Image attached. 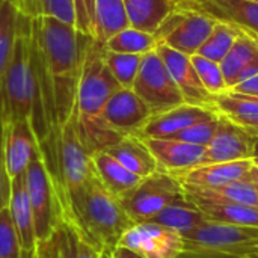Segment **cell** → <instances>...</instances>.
<instances>
[{
  "instance_id": "1",
  "label": "cell",
  "mask_w": 258,
  "mask_h": 258,
  "mask_svg": "<svg viewBox=\"0 0 258 258\" xmlns=\"http://www.w3.org/2000/svg\"><path fill=\"white\" fill-rule=\"evenodd\" d=\"M121 85L104 62V45L95 39L88 42L74 109L70 119L83 147L91 153L107 150L122 139L104 121V107Z\"/></svg>"
},
{
  "instance_id": "2",
  "label": "cell",
  "mask_w": 258,
  "mask_h": 258,
  "mask_svg": "<svg viewBox=\"0 0 258 258\" xmlns=\"http://www.w3.org/2000/svg\"><path fill=\"white\" fill-rule=\"evenodd\" d=\"M63 225L79 240L103 252L113 251L135 222L119 198L109 192L95 174L70 198V213Z\"/></svg>"
},
{
  "instance_id": "3",
  "label": "cell",
  "mask_w": 258,
  "mask_h": 258,
  "mask_svg": "<svg viewBox=\"0 0 258 258\" xmlns=\"http://www.w3.org/2000/svg\"><path fill=\"white\" fill-rule=\"evenodd\" d=\"M42 44L62 125L70 119L88 42L94 38L50 17H32Z\"/></svg>"
},
{
  "instance_id": "4",
  "label": "cell",
  "mask_w": 258,
  "mask_h": 258,
  "mask_svg": "<svg viewBox=\"0 0 258 258\" xmlns=\"http://www.w3.org/2000/svg\"><path fill=\"white\" fill-rule=\"evenodd\" d=\"M30 33H32V17L20 12L14 53L0 82V118L3 122L30 118V109H32Z\"/></svg>"
},
{
  "instance_id": "5",
  "label": "cell",
  "mask_w": 258,
  "mask_h": 258,
  "mask_svg": "<svg viewBox=\"0 0 258 258\" xmlns=\"http://www.w3.org/2000/svg\"><path fill=\"white\" fill-rule=\"evenodd\" d=\"M183 236L184 249L249 257L258 252V228L203 221Z\"/></svg>"
},
{
  "instance_id": "6",
  "label": "cell",
  "mask_w": 258,
  "mask_h": 258,
  "mask_svg": "<svg viewBox=\"0 0 258 258\" xmlns=\"http://www.w3.org/2000/svg\"><path fill=\"white\" fill-rule=\"evenodd\" d=\"M183 197L184 189L181 181L174 174L159 169L150 177L142 178L141 183L121 197L119 201L130 219L138 224L151 221L159 212Z\"/></svg>"
},
{
  "instance_id": "7",
  "label": "cell",
  "mask_w": 258,
  "mask_h": 258,
  "mask_svg": "<svg viewBox=\"0 0 258 258\" xmlns=\"http://www.w3.org/2000/svg\"><path fill=\"white\" fill-rule=\"evenodd\" d=\"M132 89L150 107L153 115L184 104L178 86L156 50L144 54Z\"/></svg>"
},
{
  "instance_id": "8",
  "label": "cell",
  "mask_w": 258,
  "mask_h": 258,
  "mask_svg": "<svg viewBox=\"0 0 258 258\" xmlns=\"http://www.w3.org/2000/svg\"><path fill=\"white\" fill-rule=\"evenodd\" d=\"M24 175L33 213L36 242H42L50 239L57 231V228L60 227V221L51 180L48 177L39 150L29 162Z\"/></svg>"
},
{
  "instance_id": "9",
  "label": "cell",
  "mask_w": 258,
  "mask_h": 258,
  "mask_svg": "<svg viewBox=\"0 0 258 258\" xmlns=\"http://www.w3.org/2000/svg\"><path fill=\"white\" fill-rule=\"evenodd\" d=\"M215 23L213 18L204 14L175 8L156 30L154 38L157 44H165L180 53L194 56L212 33Z\"/></svg>"
},
{
  "instance_id": "10",
  "label": "cell",
  "mask_w": 258,
  "mask_h": 258,
  "mask_svg": "<svg viewBox=\"0 0 258 258\" xmlns=\"http://www.w3.org/2000/svg\"><path fill=\"white\" fill-rule=\"evenodd\" d=\"M118 246L142 258H177L184 251L183 236L178 231L151 221L132 225L122 234Z\"/></svg>"
},
{
  "instance_id": "11",
  "label": "cell",
  "mask_w": 258,
  "mask_h": 258,
  "mask_svg": "<svg viewBox=\"0 0 258 258\" xmlns=\"http://www.w3.org/2000/svg\"><path fill=\"white\" fill-rule=\"evenodd\" d=\"M254 159V136L219 113L218 128L206 145L203 163H222Z\"/></svg>"
},
{
  "instance_id": "12",
  "label": "cell",
  "mask_w": 258,
  "mask_h": 258,
  "mask_svg": "<svg viewBox=\"0 0 258 258\" xmlns=\"http://www.w3.org/2000/svg\"><path fill=\"white\" fill-rule=\"evenodd\" d=\"M157 54L165 62L168 71L171 73L175 85L178 86L184 103L216 109L215 106V95H212L203 85L190 56L180 53L165 44H157L156 47Z\"/></svg>"
},
{
  "instance_id": "13",
  "label": "cell",
  "mask_w": 258,
  "mask_h": 258,
  "mask_svg": "<svg viewBox=\"0 0 258 258\" xmlns=\"http://www.w3.org/2000/svg\"><path fill=\"white\" fill-rule=\"evenodd\" d=\"M151 116L150 107L128 88H119L113 92L104 107V121L122 138L138 136Z\"/></svg>"
},
{
  "instance_id": "14",
  "label": "cell",
  "mask_w": 258,
  "mask_h": 258,
  "mask_svg": "<svg viewBox=\"0 0 258 258\" xmlns=\"http://www.w3.org/2000/svg\"><path fill=\"white\" fill-rule=\"evenodd\" d=\"M177 8L204 14L215 21L237 26L258 36V3L249 0H184Z\"/></svg>"
},
{
  "instance_id": "15",
  "label": "cell",
  "mask_w": 258,
  "mask_h": 258,
  "mask_svg": "<svg viewBox=\"0 0 258 258\" xmlns=\"http://www.w3.org/2000/svg\"><path fill=\"white\" fill-rule=\"evenodd\" d=\"M3 148L11 180L24 174L29 162L39 150L30 119L3 122Z\"/></svg>"
},
{
  "instance_id": "16",
  "label": "cell",
  "mask_w": 258,
  "mask_h": 258,
  "mask_svg": "<svg viewBox=\"0 0 258 258\" xmlns=\"http://www.w3.org/2000/svg\"><path fill=\"white\" fill-rule=\"evenodd\" d=\"M153 153L159 169L169 174H180L203 163L206 147L165 138H142Z\"/></svg>"
},
{
  "instance_id": "17",
  "label": "cell",
  "mask_w": 258,
  "mask_h": 258,
  "mask_svg": "<svg viewBox=\"0 0 258 258\" xmlns=\"http://www.w3.org/2000/svg\"><path fill=\"white\" fill-rule=\"evenodd\" d=\"M219 112L210 107H201L194 104H180L166 112L153 115L144 128L139 132V138H171L186 127L216 116Z\"/></svg>"
},
{
  "instance_id": "18",
  "label": "cell",
  "mask_w": 258,
  "mask_h": 258,
  "mask_svg": "<svg viewBox=\"0 0 258 258\" xmlns=\"http://www.w3.org/2000/svg\"><path fill=\"white\" fill-rule=\"evenodd\" d=\"M254 162L249 160H236V162H222V163H206L198 165L184 172L175 174L183 186L212 189L230 184L233 181L242 180L252 169Z\"/></svg>"
},
{
  "instance_id": "19",
  "label": "cell",
  "mask_w": 258,
  "mask_h": 258,
  "mask_svg": "<svg viewBox=\"0 0 258 258\" xmlns=\"http://www.w3.org/2000/svg\"><path fill=\"white\" fill-rule=\"evenodd\" d=\"M8 209L14 221L23 254L33 255L35 248H36V234H35L33 213H32V206H30V200L27 194L24 174L12 178L11 200H9Z\"/></svg>"
},
{
  "instance_id": "20",
  "label": "cell",
  "mask_w": 258,
  "mask_h": 258,
  "mask_svg": "<svg viewBox=\"0 0 258 258\" xmlns=\"http://www.w3.org/2000/svg\"><path fill=\"white\" fill-rule=\"evenodd\" d=\"M184 197L204 215L206 221L258 228V207L243 206L230 201H221V200H212L186 190H184Z\"/></svg>"
},
{
  "instance_id": "21",
  "label": "cell",
  "mask_w": 258,
  "mask_h": 258,
  "mask_svg": "<svg viewBox=\"0 0 258 258\" xmlns=\"http://www.w3.org/2000/svg\"><path fill=\"white\" fill-rule=\"evenodd\" d=\"M106 151L141 178L150 177L151 174L159 171V165L153 153L150 151L144 139L139 136H124L121 141L109 147Z\"/></svg>"
},
{
  "instance_id": "22",
  "label": "cell",
  "mask_w": 258,
  "mask_h": 258,
  "mask_svg": "<svg viewBox=\"0 0 258 258\" xmlns=\"http://www.w3.org/2000/svg\"><path fill=\"white\" fill-rule=\"evenodd\" d=\"M124 6L128 26L151 35L177 8L174 0H124Z\"/></svg>"
},
{
  "instance_id": "23",
  "label": "cell",
  "mask_w": 258,
  "mask_h": 258,
  "mask_svg": "<svg viewBox=\"0 0 258 258\" xmlns=\"http://www.w3.org/2000/svg\"><path fill=\"white\" fill-rule=\"evenodd\" d=\"M92 162L98 178L115 197L121 198L141 183V177L128 171L106 150L92 154Z\"/></svg>"
},
{
  "instance_id": "24",
  "label": "cell",
  "mask_w": 258,
  "mask_h": 258,
  "mask_svg": "<svg viewBox=\"0 0 258 258\" xmlns=\"http://www.w3.org/2000/svg\"><path fill=\"white\" fill-rule=\"evenodd\" d=\"M215 106L219 113L243 128H254L258 125V97L228 89L215 97Z\"/></svg>"
},
{
  "instance_id": "25",
  "label": "cell",
  "mask_w": 258,
  "mask_h": 258,
  "mask_svg": "<svg viewBox=\"0 0 258 258\" xmlns=\"http://www.w3.org/2000/svg\"><path fill=\"white\" fill-rule=\"evenodd\" d=\"M258 54V36L248 32L240 30L237 39L234 41L233 47L227 53V56L221 60V70L224 79L227 82L228 89L234 86V80L237 74Z\"/></svg>"
},
{
  "instance_id": "26",
  "label": "cell",
  "mask_w": 258,
  "mask_h": 258,
  "mask_svg": "<svg viewBox=\"0 0 258 258\" xmlns=\"http://www.w3.org/2000/svg\"><path fill=\"white\" fill-rule=\"evenodd\" d=\"M125 27L128 20L124 0H95V41L104 44Z\"/></svg>"
},
{
  "instance_id": "27",
  "label": "cell",
  "mask_w": 258,
  "mask_h": 258,
  "mask_svg": "<svg viewBox=\"0 0 258 258\" xmlns=\"http://www.w3.org/2000/svg\"><path fill=\"white\" fill-rule=\"evenodd\" d=\"M203 221H206L204 215L186 197L169 204L151 219V222L172 228L180 234H184Z\"/></svg>"
},
{
  "instance_id": "28",
  "label": "cell",
  "mask_w": 258,
  "mask_h": 258,
  "mask_svg": "<svg viewBox=\"0 0 258 258\" xmlns=\"http://www.w3.org/2000/svg\"><path fill=\"white\" fill-rule=\"evenodd\" d=\"M183 189L186 192L201 195L206 198H212V200H221V201H230V203H237V204H243V206L258 207L257 192H255L252 181L248 177L237 180V181H233L230 184L221 186V187L200 189V187L183 186Z\"/></svg>"
},
{
  "instance_id": "29",
  "label": "cell",
  "mask_w": 258,
  "mask_h": 258,
  "mask_svg": "<svg viewBox=\"0 0 258 258\" xmlns=\"http://www.w3.org/2000/svg\"><path fill=\"white\" fill-rule=\"evenodd\" d=\"M104 48L115 53H130V54H147L157 47L154 35L138 30L135 27H125L118 33L112 35L104 44Z\"/></svg>"
},
{
  "instance_id": "30",
  "label": "cell",
  "mask_w": 258,
  "mask_h": 258,
  "mask_svg": "<svg viewBox=\"0 0 258 258\" xmlns=\"http://www.w3.org/2000/svg\"><path fill=\"white\" fill-rule=\"evenodd\" d=\"M18 15L20 11L17 9L14 2L6 0L0 6V82L14 53L18 29Z\"/></svg>"
},
{
  "instance_id": "31",
  "label": "cell",
  "mask_w": 258,
  "mask_h": 258,
  "mask_svg": "<svg viewBox=\"0 0 258 258\" xmlns=\"http://www.w3.org/2000/svg\"><path fill=\"white\" fill-rule=\"evenodd\" d=\"M240 30L242 29L237 27V26L216 21L215 26H213L212 33L209 35L206 42L200 47L197 54L204 56V57H207V59H210L213 62L221 63V60L227 56V53L233 47L234 41L237 39Z\"/></svg>"
},
{
  "instance_id": "32",
  "label": "cell",
  "mask_w": 258,
  "mask_h": 258,
  "mask_svg": "<svg viewBox=\"0 0 258 258\" xmlns=\"http://www.w3.org/2000/svg\"><path fill=\"white\" fill-rule=\"evenodd\" d=\"M142 54L115 53L104 48V62L110 70L112 76L121 85V88H133V83L142 63Z\"/></svg>"
},
{
  "instance_id": "33",
  "label": "cell",
  "mask_w": 258,
  "mask_h": 258,
  "mask_svg": "<svg viewBox=\"0 0 258 258\" xmlns=\"http://www.w3.org/2000/svg\"><path fill=\"white\" fill-rule=\"evenodd\" d=\"M190 60H192L204 88L212 95L216 97V95L228 91V86H227V82L224 79L221 65L218 62H213V60H210L204 56H200V54L190 56Z\"/></svg>"
},
{
  "instance_id": "34",
  "label": "cell",
  "mask_w": 258,
  "mask_h": 258,
  "mask_svg": "<svg viewBox=\"0 0 258 258\" xmlns=\"http://www.w3.org/2000/svg\"><path fill=\"white\" fill-rule=\"evenodd\" d=\"M50 17L76 27L74 0H33L30 17Z\"/></svg>"
},
{
  "instance_id": "35",
  "label": "cell",
  "mask_w": 258,
  "mask_h": 258,
  "mask_svg": "<svg viewBox=\"0 0 258 258\" xmlns=\"http://www.w3.org/2000/svg\"><path fill=\"white\" fill-rule=\"evenodd\" d=\"M0 258H23L18 234L9 209L0 212Z\"/></svg>"
},
{
  "instance_id": "36",
  "label": "cell",
  "mask_w": 258,
  "mask_h": 258,
  "mask_svg": "<svg viewBox=\"0 0 258 258\" xmlns=\"http://www.w3.org/2000/svg\"><path fill=\"white\" fill-rule=\"evenodd\" d=\"M218 122H219V113L216 116L209 118V119L195 122V124L186 127L184 130L175 133L174 136L165 138V139H178V141H183V142L206 147L212 141V138H213V135H215V132L218 128Z\"/></svg>"
},
{
  "instance_id": "37",
  "label": "cell",
  "mask_w": 258,
  "mask_h": 258,
  "mask_svg": "<svg viewBox=\"0 0 258 258\" xmlns=\"http://www.w3.org/2000/svg\"><path fill=\"white\" fill-rule=\"evenodd\" d=\"M74 8L77 32L95 39V0H74Z\"/></svg>"
},
{
  "instance_id": "38",
  "label": "cell",
  "mask_w": 258,
  "mask_h": 258,
  "mask_svg": "<svg viewBox=\"0 0 258 258\" xmlns=\"http://www.w3.org/2000/svg\"><path fill=\"white\" fill-rule=\"evenodd\" d=\"M12 180L6 169L5 162V148H3V121L0 118V212L8 209L11 200Z\"/></svg>"
},
{
  "instance_id": "39",
  "label": "cell",
  "mask_w": 258,
  "mask_h": 258,
  "mask_svg": "<svg viewBox=\"0 0 258 258\" xmlns=\"http://www.w3.org/2000/svg\"><path fill=\"white\" fill-rule=\"evenodd\" d=\"M59 236V258H77V237L65 225L57 228Z\"/></svg>"
},
{
  "instance_id": "40",
  "label": "cell",
  "mask_w": 258,
  "mask_h": 258,
  "mask_svg": "<svg viewBox=\"0 0 258 258\" xmlns=\"http://www.w3.org/2000/svg\"><path fill=\"white\" fill-rule=\"evenodd\" d=\"M32 258H59V236L57 231L47 240L36 242Z\"/></svg>"
},
{
  "instance_id": "41",
  "label": "cell",
  "mask_w": 258,
  "mask_h": 258,
  "mask_svg": "<svg viewBox=\"0 0 258 258\" xmlns=\"http://www.w3.org/2000/svg\"><path fill=\"white\" fill-rule=\"evenodd\" d=\"M177 258H249L234 254H225V252H215V251H189L184 249Z\"/></svg>"
},
{
  "instance_id": "42",
  "label": "cell",
  "mask_w": 258,
  "mask_h": 258,
  "mask_svg": "<svg viewBox=\"0 0 258 258\" xmlns=\"http://www.w3.org/2000/svg\"><path fill=\"white\" fill-rule=\"evenodd\" d=\"M231 91L234 92H239V94H246V95H252V97H258V76L249 79V80H245L236 86L231 88Z\"/></svg>"
},
{
  "instance_id": "43",
  "label": "cell",
  "mask_w": 258,
  "mask_h": 258,
  "mask_svg": "<svg viewBox=\"0 0 258 258\" xmlns=\"http://www.w3.org/2000/svg\"><path fill=\"white\" fill-rule=\"evenodd\" d=\"M255 76H258V54L237 74V77L234 80V86L242 83V82H245V80H249V79H252Z\"/></svg>"
},
{
  "instance_id": "44",
  "label": "cell",
  "mask_w": 258,
  "mask_h": 258,
  "mask_svg": "<svg viewBox=\"0 0 258 258\" xmlns=\"http://www.w3.org/2000/svg\"><path fill=\"white\" fill-rule=\"evenodd\" d=\"M101 252L94 246L77 239V258H100Z\"/></svg>"
},
{
  "instance_id": "45",
  "label": "cell",
  "mask_w": 258,
  "mask_h": 258,
  "mask_svg": "<svg viewBox=\"0 0 258 258\" xmlns=\"http://www.w3.org/2000/svg\"><path fill=\"white\" fill-rule=\"evenodd\" d=\"M112 258H142L141 255L135 254L133 251L130 249H125L122 246H116L113 251H112Z\"/></svg>"
},
{
  "instance_id": "46",
  "label": "cell",
  "mask_w": 258,
  "mask_h": 258,
  "mask_svg": "<svg viewBox=\"0 0 258 258\" xmlns=\"http://www.w3.org/2000/svg\"><path fill=\"white\" fill-rule=\"evenodd\" d=\"M32 3H33V0H15V6H17V9H18L21 14H27V15H30Z\"/></svg>"
},
{
  "instance_id": "47",
  "label": "cell",
  "mask_w": 258,
  "mask_h": 258,
  "mask_svg": "<svg viewBox=\"0 0 258 258\" xmlns=\"http://www.w3.org/2000/svg\"><path fill=\"white\" fill-rule=\"evenodd\" d=\"M251 181H252V184H254V187H255V192H257V204H258V168L254 165L252 166V169L248 172V175H246Z\"/></svg>"
},
{
  "instance_id": "48",
  "label": "cell",
  "mask_w": 258,
  "mask_h": 258,
  "mask_svg": "<svg viewBox=\"0 0 258 258\" xmlns=\"http://www.w3.org/2000/svg\"><path fill=\"white\" fill-rule=\"evenodd\" d=\"M258 156V135L254 136V157Z\"/></svg>"
},
{
  "instance_id": "49",
  "label": "cell",
  "mask_w": 258,
  "mask_h": 258,
  "mask_svg": "<svg viewBox=\"0 0 258 258\" xmlns=\"http://www.w3.org/2000/svg\"><path fill=\"white\" fill-rule=\"evenodd\" d=\"M100 258H112V251H103Z\"/></svg>"
},
{
  "instance_id": "50",
  "label": "cell",
  "mask_w": 258,
  "mask_h": 258,
  "mask_svg": "<svg viewBox=\"0 0 258 258\" xmlns=\"http://www.w3.org/2000/svg\"><path fill=\"white\" fill-rule=\"evenodd\" d=\"M248 130V133H251L252 136H257L258 135V125L257 127H254V128H246Z\"/></svg>"
},
{
  "instance_id": "51",
  "label": "cell",
  "mask_w": 258,
  "mask_h": 258,
  "mask_svg": "<svg viewBox=\"0 0 258 258\" xmlns=\"http://www.w3.org/2000/svg\"><path fill=\"white\" fill-rule=\"evenodd\" d=\"M252 162H254V165L258 168V156H255V157L252 159Z\"/></svg>"
},
{
  "instance_id": "52",
  "label": "cell",
  "mask_w": 258,
  "mask_h": 258,
  "mask_svg": "<svg viewBox=\"0 0 258 258\" xmlns=\"http://www.w3.org/2000/svg\"><path fill=\"white\" fill-rule=\"evenodd\" d=\"M5 2H6V0H0V6H2V5H3ZM11 2H14V3H15V0H11Z\"/></svg>"
},
{
  "instance_id": "53",
  "label": "cell",
  "mask_w": 258,
  "mask_h": 258,
  "mask_svg": "<svg viewBox=\"0 0 258 258\" xmlns=\"http://www.w3.org/2000/svg\"><path fill=\"white\" fill-rule=\"evenodd\" d=\"M249 258H258V252L257 254H252V255H249Z\"/></svg>"
},
{
  "instance_id": "54",
  "label": "cell",
  "mask_w": 258,
  "mask_h": 258,
  "mask_svg": "<svg viewBox=\"0 0 258 258\" xmlns=\"http://www.w3.org/2000/svg\"><path fill=\"white\" fill-rule=\"evenodd\" d=\"M23 258H32V255H27V254H23Z\"/></svg>"
},
{
  "instance_id": "55",
  "label": "cell",
  "mask_w": 258,
  "mask_h": 258,
  "mask_svg": "<svg viewBox=\"0 0 258 258\" xmlns=\"http://www.w3.org/2000/svg\"><path fill=\"white\" fill-rule=\"evenodd\" d=\"M174 2H175V5H177V3H180V2H184V0H174Z\"/></svg>"
},
{
  "instance_id": "56",
  "label": "cell",
  "mask_w": 258,
  "mask_h": 258,
  "mask_svg": "<svg viewBox=\"0 0 258 258\" xmlns=\"http://www.w3.org/2000/svg\"><path fill=\"white\" fill-rule=\"evenodd\" d=\"M249 2H254V3H258V0H249Z\"/></svg>"
}]
</instances>
